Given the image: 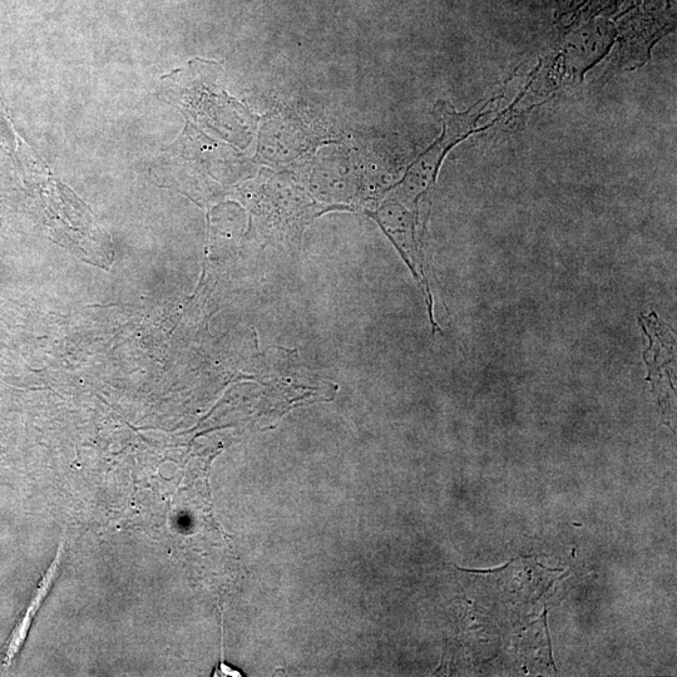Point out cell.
<instances>
[{
	"label": "cell",
	"instance_id": "obj_1",
	"mask_svg": "<svg viewBox=\"0 0 677 677\" xmlns=\"http://www.w3.org/2000/svg\"><path fill=\"white\" fill-rule=\"evenodd\" d=\"M493 100V97H489L483 102L482 107L474 106L466 113L454 111L447 103H438L439 116L443 122L442 137L418 157V160L409 167L404 179L393 187L389 194L409 205L420 207V201L431 195L436 186L439 168H441L444 157L458 142L471 135L482 115L483 108Z\"/></svg>",
	"mask_w": 677,
	"mask_h": 677
},
{
	"label": "cell",
	"instance_id": "obj_2",
	"mask_svg": "<svg viewBox=\"0 0 677 677\" xmlns=\"http://www.w3.org/2000/svg\"><path fill=\"white\" fill-rule=\"evenodd\" d=\"M382 227L383 231L397 247L399 254L412 271L415 280L418 281L423 295L426 296L429 316H431L433 330L438 325L433 318V299L431 286L424 270V255L422 247V221H420V209L405 204L395 199L392 195L385 197L377 210L368 211Z\"/></svg>",
	"mask_w": 677,
	"mask_h": 677
}]
</instances>
